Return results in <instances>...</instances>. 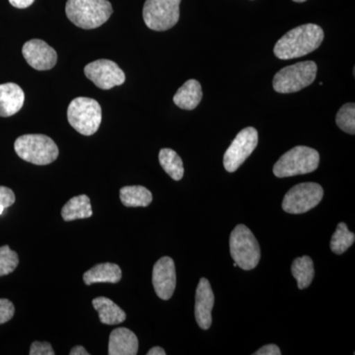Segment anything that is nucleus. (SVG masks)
I'll use <instances>...</instances> for the list:
<instances>
[{
	"instance_id": "1",
	"label": "nucleus",
	"mask_w": 355,
	"mask_h": 355,
	"mask_svg": "<svg viewBox=\"0 0 355 355\" xmlns=\"http://www.w3.org/2000/svg\"><path fill=\"white\" fill-rule=\"evenodd\" d=\"M323 29L316 24H304L287 32L275 44L273 53L279 60L304 57L316 51L324 41Z\"/></svg>"
},
{
	"instance_id": "2",
	"label": "nucleus",
	"mask_w": 355,
	"mask_h": 355,
	"mask_svg": "<svg viewBox=\"0 0 355 355\" xmlns=\"http://www.w3.org/2000/svg\"><path fill=\"white\" fill-rule=\"evenodd\" d=\"M65 13L77 27L91 30L109 20L113 7L108 0H67Z\"/></svg>"
},
{
	"instance_id": "3",
	"label": "nucleus",
	"mask_w": 355,
	"mask_h": 355,
	"mask_svg": "<svg viewBox=\"0 0 355 355\" xmlns=\"http://www.w3.org/2000/svg\"><path fill=\"white\" fill-rule=\"evenodd\" d=\"M14 149L26 162L41 166L51 164L60 153L55 142L44 135H22L15 140Z\"/></svg>"
},
{
	"instance_id": "4",
	"label": "nucleus",
	"mask_w": 355,
	"mask_h": 355,
	"mask_svg": "<svg viewBox=\"0 0 355 355\" xmlns=\"http://www.w3.org/2000/svg\"><path fill=\"white\" fill-rule=\"evenodd\" d=\"M320 163V154L307 146H296L287 151L273 166L277 178L298 176L314 172Z\"/></svg>"
},
{
	"instance_id": "5",
	"label": "nucleus",
	"mask_w": 355,
	"mask_h": 355,
	"mask_svg": "<svg viewBox=\"0 0 355 355\" xmlns=\"http://www.w3.org/2000/svg\"><path fill=\"white\" fill-rule=\"evenodd\" d=\"M67 120L76 132L90 137L99 130L101 125V106L92 98H76L70 102L67 109Z\"/></svg>"
},
{
	"instance_id": "6",
	"label": "nucleus",
	"mask_w": 355,
	"mask_h": 355,
	"mask_svg": "<svg viewBox=\"0 0 355 355\" xmlns=\"http://www.w3.org/2000/svg\"><path fill=\"white\" fill-rule=\"evenodd\" d=\"M317 70L316 62L312 60L289 65L280 69L273 77V89L282 94L298 92L314 83Z\"/></svg>"
},
{
	"instance_id": "7",
	"label": "nucleus",
	"mask_w": 355,
	"mask_h": 355,
	"mask_svg": "<svg viewBox=\"0 0 355 355\" xmlns=\"http://www.w3.org/2000/svg\"><path fill=\"white\" fill-rule=\"evenodd\" d=\"M230 254L238 266L244 270H254L261 259L260 245L247 226L239 224L230 235Z\"/></svg>"
},
{
	"instance_id": "8",
	"label": "nucleus",
	"mask_w": 355,
	"mask_h": 355,
	"mask_svg": "<svg viewBox=\"0 0 355 355\" xmlns=\"http://www.w3.org/2000/svg\"><path fill=\"white\" fill-rule=\"evenodd\" d=\"M181 0H146L144 20L153 31H167L177 24L180 18Z\"/></svg>"
},
{
	"instance_id": "9",
	"label": "nucleus",
	"mask_w": 355,
	"mask_h": 355,
	"mask_svg": "<svg viewBox=\"0 0 355 355\" xmlns=\"http://www.w3.org/2000/svg\"><path fill=\"white\" fill-rule=\"evenodd\" d=\"M323 188L319 184H296L287 191L284 202H282V209L287 214H304L317 207L323 198Z\"/></svg>"
},
{
	"instance_id": "10",
	"label": "nucleus",
	"mask_w": 355,
	"mask_h": 355,
	"mask_svg": "<svg viewBox=\"0 0 355 355\" xmlns=\"http://www.w3.org/2000/svg\"><path fill=\"white\" fill-rule=\"evenodd\" d=\"M258 132L256 128H246L238 133L224 154L223 165L226 171H237L238 168L253 153L258 146Z\"/></svg>"
},
{
	"instance_id": "11",
	"label": "nucleus",
	"mask_w": 355,
	"mask_h": 355,
	"mask_svg": "<svg viewBox=\"0 0 355 355\" xmlns=\"http://www.w3.org/2000/svg\"><path fill=\"white\" fill-rule=\"evenodd\" d=\"M84 73L89 80L103 90L120 86L125 83V72L113 60H98L84 67Z\"/></svg>"
},
{
	"instance_id": "12",
	"label": "nucleus",
	"mask_w": 355,
	"mask_h": 355,
	"mask_svg": "<svg viewBox=\"0 0 355 355\" xmlns=\"http://www.w3.org/2000/svg\"><path fill=\"white\" fill-rule=\"evenodd\" d=\"M22 53L28 64L36 70H50L57 64V51L43 40L34 39L26 42Z\"/></svg>"
},
{
	"instance_id": "13",
	"label": "nucleus",
	"mask_w": 355,
	"mask_h": 355,
	"mask_svg": "<svg viewBox=\"0 0 355 355\" xmlns=\"http://www.w3.org/2000/svg\"><path fill=\"white\" fill-rule=\"evenodd\" d=\"M153 284L156 294L162 300H169L176 288V268L173 259L163 257L154 265Z\"/></svg>"
},
{
	"instance_id": "14",
	"label": "nucleus",
	"mask_w": 355,
	"mask_h": 355,
	"mask_svg": "<svg viewBox=\"0 0 355 355\" xmlns=\"http://www.w3.org/2000/svg\"><path fill=\"white\" fill-rule=\"evenodd\" d=\"M214 305V294L209 280L200 279L196 292L195 315L200 328L209 330L212 323L211 311Z\"/></svg>"
},
{
	"instance_id": "15",
	"label": "nucleus",
	"mask_w": 355,
	"mask_h": 355,
	"mask_svg": "<svg viewBox=\"0 0 355 355\" xmlns=\"http://www.w3.org/2000/svg\"><path fill=\"white\" fill-rule=\"evenodd\" d=\"M24 101V91L18 84H0V116L8 118L18 113Z\"/></svg>"
},
{
	"instance_id": "16",
	"label": "nucleus",
	"mask_w": 355,
	"mask_h": 355,
	"mask_svg": "<svg viewBox=\"0 0 355 355\" xmlns=\"http://www.w3.org/2000/svg\"><path fill=\"white\" fill-rule=\"evenodd\" d=\"M139 352V340L127 328L114 329L110 335V355H135Z\"/></svg>"
},
{
	"instance_id": "17",
	"label": "nucleus",
	"mask_w": 355,
	"mask_h": 355,
	"mask_svg": "<svg viewBox=\"0 0 355 355\" xmlns=\"http://www.w3.org/2000/svg\"><path fill=\"white\" fill-rule=\"evenodd\" d=\"M202 99V85L196 79H190L179 88L173 98V101L179 108L191 111L197 108Z\"/></svg>"
},
{
	"instance_id": "18",
	"label": "nucleus",
	"mask_w": 355,
	"mask_h": 355,
	"mask_svg": "<svg viewBox=\"0 0 355 355\" xmlns=\"http://www.w3.org/2000/svg\"><path fill=\"white\" fill-rule=\"evenodd\" d=\"M121 279V270L116 263H104L93 266L83 275L84 284L92 286L99 282L118 284Z\"/></svg>"
},
{
	"instance_id": "19",
	"label": "nucleus",
	"mask_w": 355,
	"mask_h": 355,
	"mask_svg": "<svg viewBox=\"0 0 355 355\" xmlns=\"http://www.w3.org/2000/svg\"><path fill=\"white\" fill-rule=\"evenodd\" d=\"M92 304L97 311L100 321L103 324L114 326V324L123 323L127 318L125 311L121 309L111 299L97 297L92 301Z\"/></svg>"
},
{
	"instance_id": "20",
	"label": "nucleus",
	"mask_w": 355,
	"mask_h": 355,
	"mask_svg": "<svg viewBox=\"0 0 355 355\" xmlns=\"http://www.w3.org/2000/svg\"><path fill=\"white\" fill-rule=\"evenodd\" d=\"M90 198L86 195L77 196L70 198L62 209V216L64 221H73L76 219L89 218L92 216Z\"/></svg>"
},
{
	"instance_id": "21",
	"label": "nucleus",
	"mask_w": 355,
	"mask_h": 355,
	"mask_svg": "<svg viewBox=\"0 0 355 355\" xmlns=\"http://www.w3.org/2000/svg\"><path fill=\"white\" fill-rule=\"evenodd\" d=\"M121 202L127 207H146L153 202V193L142 186L123 187L120 191Z\"/></svg>"
},
{
	"instance_id": "22",
	"label": "nucleus",
	"mask_w": 355,
	"mask_h": 355,
	"mask_svg": "<svg viewBox=\"0 0 355 355\" xmlns=\"http://www.w3.org/2000/svg\"><path fill=\"white\" fill-rule=\"evenodd\" d=\"M291 272L297 280L299 289H305L312 284L314 279V263L310 257L304 256L295 259L292 263Z\"/></svg>"
},
{
	"instance_id": "23",
	"label": "nucleus",
	"mask_w": 355,
	"mask_h": 355,
	"mask_svg": "<svg viewBox=\"0 0 355 355\" xmlns=\"http://www.w3.org/2000/svg\"><path fill=\"white\" fill-rule=\"evenodd\" d=\"M159 162L164 171L175 181H180L184 176V164L176 151L170 148L161 149Z\"/></svg>"
},
{
	"instance_id": "24",
	"label": "nucleus",
	"mask_w": 355,
	"mask_h": 355,
	"mask_svg": "<svg viewBox=\"0 0 355 355\" xmlns=\"http://www.w3.org/2000/svg\"><path fill=\"white\" fill-rule=\"evenodd\" d=\"M355 235L347 229V224L338 223L336 232L331 240V250L333 253L342 254L347 252L354 245Z\"/></svg>"
},
{
	"instance_id": "25",
	"label": "nucleus",
	"mask_w": 355,
	"mask_h": 355,
	"mask_svg": "<svg viewBox=\"0 0 355 355\" xmlns=\"http://www.w3.org/2000/svg\"><path fill=\"white\" fill-rule=\"evenodd\" d=\"M338 127L343 132L354 135L355 133V105L354 103H347L343 105L336 116Z\"/></svg>"
},
{
	"instance_id": "26",
	"label": "nucleus",
	"mask_w": 355,
	"mask_h": 355,
	"mask_svg": "<svg viewBox=\"0 0 355 355\" xmlns=\"http://www.w3.org/2000/svg\"><path fill=\"white\" fill-rule=\"evenodd\" d=\"M18 263L19 258L16 252L12 251L7 245L0 247V277L13 272Z\"/></svg>"
},
{
	"instance_id": "27",
	"label": "nucleus",
	"mask_w": 355,
	"mask_h": 355,
	"mask_svg": "<svg viewBox=\"0 0 355 355\" xmlns=\"http://www.w3.org/2000/svg\"><path fill=\"white\" fill-rule=\"evenodd\" d=\"M15 202V195L11 189L0 186V216L4 210L10 207Z\"/></svg>"
},
{
	"instance_id": "28",
	"label": "nucleus",
	"mask_w": 355,
	"mask_h": 355,
	"mask_svg": "<svg viewBox=\"0 0 355 355\" xmlns=\"http://www.w3.org/2000/svg\"><path fill=\"white\" fill-rule=\"evenodd\" d=\"M15 313L13 303L8 299H0V324L10 321Z\"/></svg>"
},
{
	"instance_id": "29",
	"label": "nucleus",
	"mask_w": 355,
	"mask_h": 355,
	"mask_svg": "<svg viewBox=\"0 0 355 355\" xmlns=\"http://www.w3.org/2000/svg\"><path fill=\"white\" fill-rule=\"evenodd\" d=\"M30 355H53V347H51V343L46 342H34L31 345V349H30Z\"/></svg>"
},
{
	"instance_id": "30",
	"label": "nucleus",
	"mask_w": 355,
	"mask_h": 355,
	"mask_svg": "<svg viewBox=\"0 0 355 355\" xmlns=\"http://www.w3.org/2000/svg\"><path fill=\"white\" fill-rule=\"evenodd\" d=\"M254 355H280L282 354V352H280L279 347L275 345H265V347H261V349L257 350L254 354Z\"/></svg>"
},
{
	"instance_id": "31",
	"label": "nucleus",
	"mask_w": 355,
	"mask_h": 355,
	"mask_svg": "<svg viewBox=\"0 0 355 355\" xmlns=\"http://www.w3.org/2000/svg\"><path fill=\"white\" fill-rule=\"evenodd\" d=\"M34 1L35 0H9L11 6L19 9H24L31 6Z\"/></svg>"
},
{
	"instance_id": "32",
	"label": "nucleus",
	"mask_w": 355,
	"mask_h": 355,
	"mask_svg": "<svg viewBox=\"0 0 355 355\" xmlns=\"http://www.w3.org/2000/svg\"><path fill=\"white\" fill-rule=\"evenodd\" d=\"M70 355H88L89 352L87 350L84 349L81 345H77V347H73L69 352Z\"/></svg>"
},
{
	"instance_id": "33",
	"label": "nucleus",
	"mask_w": 355,
	"mask_h": 355,
	"mask_svg": "<svg viewBox=\"0 0 355 355\" xmlns=\"http://www.w3.org/2000/svg\"><path fill=\"white\" fill-rule=\"evenodd\" d=\"M165 350L160 347H154L147 352V355H165Z\"/></svg>"
},
{
	"instance_id": "34",
	"label": "nucleus",
	"mask_w": 355,
	"mask_h": 355,
	"mask_svg": "<svg viewBox=\"0 0 355 355\" xmlns=\"http://www.w3.org/2000/svg\"><path fill=\"white\" fill-rule=\"evenodd\" d=\"M292 1L299 2V3H301V2H305L306 0H292Z\"/></svg>"
},
{
	"instance_id": "35",
	"label": "nucleus",
	"mask_w": 355,
	"mask_h": 355,
	"mask_svg": "<svg viewBox=\"0 0 355 355\" xmlns=\"http://www.w3.org/2000/svg\"><path fill=\"white\" fill-rule=\"evenodd\" d=\"M234 266H235V268H237V266H238L237 263H234Z\"/></svg>"
}]
</instances>
